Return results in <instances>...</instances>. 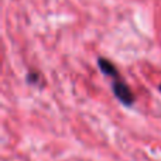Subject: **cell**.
<instances>
[{
	"label": "cell",
	"mask_w": 161,
	"mask_h": 161,
	"mask_svg": "<svg viewBox=\"0 0 161 161\" xmlns=\"http://www.w3.org/2000/svg\"><path fill=\"white\" fill-rule=\"evenodd\" d=\"M113 92L117 96V99L122 100L125 105H131V103H133L134 95L125 82H122V80H116V82L113 83Z\"/></svg>",
	"instance_id": "1"
},
{
	"label": "cell",
	"mask_w": 161,
	"mask_h": 161,
	"mask_svg": "<svg viewBox=\"0 0 161 161\" xmlns=\"http://www.w3.org/2000/svg\"><path fill=\"white\" fill-rule=\"evenodd\" d=\"M97 62H99V67H100V69H102L103 74L110 75V76H117L116 68H114V65L112 64L110 61H108V59H105V58H99Z\"/></svg>",
	"instance_id": "2"
},
{
	"label": "cell",
	"mask_w": 161,
	"mask_h": 161,
	"mask_svg": "<svg viewBox=\"0 0 161 161\" xmlns=\"http://www.w3.org/2000/svg\"><path fill=\"white\" fill-rule=\"evenodd\" d=\"M160 89H161V86H160Z\"/></svg>",
	"instance_id": "3"
}]
</instances>
